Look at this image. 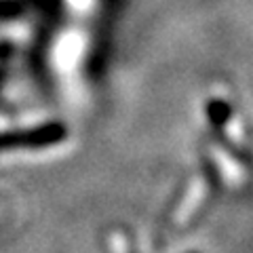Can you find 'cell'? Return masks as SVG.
Segmentation results:
<instances>
[{
    "label": "cell",
    "mask_w": 253,
    "mask_h": 253,
    "mask_svg": "<svg viewBox=\"0 0 253 253\" xmlns=\"http://www.w3.org/2000/svg\"><path fill=\"white\" fill-rule=\"evenodd\" d=\"M23 9L26 6L21 0H0V19H15L23 13Z\"/></svg>",
    "instance_id": "obj_3"
},
{
    "label": "cell",
    "mask_w": 253,
    "mask_h": 253,
    "mask_svg": "<svg viewBox=\"0 0 253 253\" xmlns=\"http://www.w3.org/2000/svg\"><path fill=\"white\" fill-rule=\"evenodd\" d=\"M63 135V126L59 125H46L41 129H32L23 133H9L0 137V146H15V144H49Z\"/></svg>",
    "instance_id": "obj_1"
},
{
    "label": "cell",
    "mask_w": 253,
    "mask_h": 253,
    "mask_svg": "<svg viewBox=\"0 0 253 253\" xmlns=\"http://www.w3.org/2000/svg\"><path fill=\"white\" fill-rule=\"evenodd\" d=\"M207 116H209V123L213 125V129H224L228 121L232 118V108L226 99L213 97L207 104Z\"/></svg>",
    "instance_id": "obj_2"
}]
</instances>
